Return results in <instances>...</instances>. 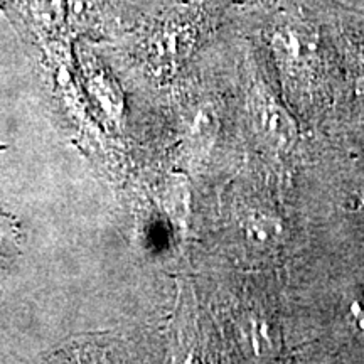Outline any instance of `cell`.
Returning a JSON list of instances; mask_svg holds the SVG:
<instances>
[{
    "label": "cell",
    "instance_id": "7a4b0ae2",
    "mask_svg": "<svg viewBox=\"0 0 364 364\" xmlns=\"http://www.w3.org/2000/svg\"><path fill=\"white\" fill-rule=\"evenodd\" d=\"M280 223L267 215H257L248 226V235L255 245H273L280 238Z\"/></svg>",
    "mask_w": 364,
    "mask_h": 364
},
{
    "label": "cell",
    "instance_id": "3957f363",
    "mask_svg": "<svg viewBox=\"0 0 364 364\" xmlns=\"http://www.w3.org/2000/svg\"><path fill=\"white\" fill-rule=\"evenodd\" d=\"M351 317L354 322V327H356V332L359 338L364 341V299L356 300V302L351 306Z\"/></svg>",
    "mask_w": 364,
    "mask_h": 364
},
{
    "label": "cell",
    "instance_id": "6da1fadb",
    "mask_svg": "<svg viewBox=\"0 0 364 364\" xmlns=\"http://www.w3.org/2000/svg\"><path fill=\"white\" fill-rule=\"evenodd\" d=\"M260 115H262V124L265 127V132L268 134V136H272V139L275 140H280V142H285V140L289 139L292 129H290L289 120H287L285 117V112H282L279 107H275V105L268 103L262 108Z\"/></svg>",
    "mask_w": 364,
    "mask_h": 364
}]
</instances>
